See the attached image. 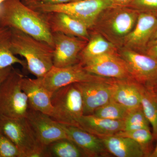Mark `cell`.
<instances>
[{"label": "cell", "mask_w": 157, "mask_h": 157, "mask_svg": "<svg viewBox=\"0 0 157 157\" xmlns=\"http://www.w3.org/2000/svg\"><path fill=\"white\" fill-rule=\"evenodd\" d=\"M145 54L157 59V44L148 48Z\"/></svg>", "instance_id": "33"}, {"label": "cell", "mask_w": 157, "mask_h": 157, "mask_svg": "<svg viewBox=\"0 0 157 157\" xmlns=\"http://www.w3.org/2000/svg\"><path fill=\"white\" fill-rule=\"evenodd\" d=\"M129 110L111 100L107 104L96 109L93 115L108 119L124 121Z\"/></svg>", "instance_id": "27"}, {"label": "cell", "mask_w": 157, "mask_h": 157, "mask_svg": "<svg viewBox=\"0 0 157 157\" xmlns=\"http://www.w3.org/2000/svg\"><path fill=\"white\" fill-rule=\"evenodd\" d=\"M82 65L86 71L96 76L114 79L132 78L118 51L96 57Z\"/></svg>", "instance_id": "12"}, {"label": "cell", "mask_w": 157, "mask_h": 157, "mask_svg": "<svg viewBox=\"0 0 157 157\" xmlns=\"http://www.w3.org/2000/svg\"><path fill=\"white\" fill-rule=\"evenodd\" d=\"M21 86L27 97L30 108L51 116L53 111L51 102L52 93L42 85L39 78L24 77Z\"/></svg>", "instance_id": "17"}, {"label": "cell", "mask_w": 157, "mask_h": 157, "mask_svg": "<svg viewBox=\"0 0 157 157\" xmlns=\"http://www.w3.org/2000/svg\"><path fill=\"white\" fill-rule=\"evenodd\" d=\"M156 44H157V29L149 42L147 50L150 47L156 45Z\"/></svg>", "instance_id": "35"}, {"label": "cell", "mask_w": 157, "mask_h": 157, "mask_svg": "<svg viewBox=\"0 0 157 157\" xmlns=\"http://www.w3.org/2000/svg\"><path fill=\"white\" fill-rule=\"evenodd\" d=\"M11 32L9 28L0 27V68L19 64L27 69L25 60L18 58L11 50Z\"/></svg>", "instance_id": "23"}, {"label": "cell", "mask_w": 157, "mask_h": 157, "mask_svg": "<svg viewBox=\"0 0 157 157\" xmlns=\"http://www.w3.org/2000/svg\"><path fill=\"white\" fill-rule=\"evenodd\" d=\"M139 14L128 6L113 5L101 11L90 31L99 33L119 49L135 27Z\"/></svg>", "instance_id": "3"}, {"label": "cell", "mask_w": 157, "mask_h": 157, "mask_svg": "<svg viewBox=\"0 0 157 157\" xmlns=\"http://www.w3.org/2000/svg\"><path fill=\"white\" fill-rule=\"evenodd\" d=\"M0 157H23L17 147L0 129Z\"/></svg>", "instance_id": "28"}, {"label": "cell", "mask_w": 157, "mask_h": 157, "mask_svg": "<svg viewBox=\"0 0 157 157\" xmlns=\"http://www.w3.org/2000/svg\"><path fill=\"white\" fill-rule=\"evenodd\" d=\"M26 118L39 141L44 146L56 140L68 139L61 124L48 114L30 108Z\"/></svg>", "instance_id": "14"}, {"label": "cell", "mask_w": 157, "mask_h": 157, "mask_svg": "<svg viewBox=\"0 0 157 157\" xmlns=\"http://www.w3.org/2000/svg\"><path fill=\"white\" fill-rule=\"evenodd\" d=\"M0 129L23 157H45L46 147L40 142L26 118L0 115Z\"/></svg>", "instance_id": "4"}, {"label": "cell", "mask_w": 157, "mask_h": 157, "mask_svg": "<svg viewBox=\"0 0 157 157\" xmlns=\"http://www.w3.org/2000/svg\"><path fill=\"white\" fill-rule=\"evenodd\" d=\"M157 29V13L139 11L135 27L125 39L122 47L145 53L149 42Z\"/></svg>", "instance_id": "13"}, {"label": "cell", "mask_w": 157, "mask_h": 157, "mask_svg": "<svg viewBox=\"0 0 157 157\" xmlns=\"http://www.w3.org/2000/svg\"><path fill=\"white\" fill-rule=\"evenodd\" d=\"M146 87L157 101V79L150 85Z\"/></svg>", "instance_id": "32"}, {"label": "cell", "mask_w": 157, "mask_h": 157, "mask_svg": "<svg viewBox=\"0 0 157 157\" xmlns=\"http://www.w3.org/2000/svg\"><path fill=\"white\" fill-rule=\"evenodd\" d=\"M86 1V0H72V2H80V1Z\"/></svg>", "instance_id": "37"}, {"label": "cell", "mask_w": 157, "mask_h": 157, "mask_svg": "<svg viewBox=\"0 0 157 157\" xmlns=\"http://www.w3.org/2000/svg\"><path fill=\"white\" fill-rule=\"evenodd\" d=\"M26 5L41 13H66L82 23L90 30L101 11L113 5L111 0H86L58 5L32 3Z\"/></svg>", "instance_id": "5"}, {"label": "cell", "mask_w": 157, "mask_h": 157, "mask_svg": "<svg viewBox=\"0 0 157 157\" xmlns=\"http://www.w3.org/2000/svg\"><path fill=\"white\" fill-rule=\"evenodd\" d=\"M114 6H128L133 0H111Z\"/></svg>", "instance_id": "34"}, {"label": "cell", "mask_w": 157, "mask_h": 157, "mask_svg": "<svg viewBox=\"0 0 157 157\" xmlns=\"http://www.w3.org/2000/svg\"><path fill=\"white\" fill-rule=\"evenodd\" d=\"M111 78L76 82L81 92L84 115L93 114L96 109L110 101L112 98Z\"/></svg>", "instance_id": "10"}, {"label": "cell", "mask_w": 157, "mask_h": 157, "mask_svg": "<svg viewBox=\"0 0 157 157\" xmlns=\"http://www.w3.org/2000/svg\"><path fill=\"white\" fill-rule=\"evenodd\" d=\"M11 32V50L25 59L27 69L36 78L44 76L53 67V48L47 43L16 29Z\"/></svg>", "instance_id": "2"}, {"label": "cell", "mask_w": 157, "mask_h": 157, "mask_svg": "<svg viewBox=\"0 0 157 157\" xmlns=\"http://www.w3.org/2000/svg\"><path fill=\"white\" fill-rule=\"evenodd\" d=\"M90 38L79 55L82 64L89 60L104 54L117 52L118 48L99 33L90 31Z\"/></svg>", "instance_id": "21"}, {"label": "cell", "mask_w": 157, "mask_h": 157, "mask_svg": "<svg viewBox=\"0 0 157 157\" xmlns=\"http://www.w3.org/2000/svg\"><path fill=\"white\" fill-rule=\"evenodd\" d=\"M100 138L110 155L117 157H144L140 145L129 137L113 135Z\"/></svg>", "instance_id": "20"}, {"label": "cell", "mask_w": 157, "mask_h": 157, "mask_svg": "<svg viewBox=\"0 0 157 157\" xmlns=\"http://www.w3.org/2000/svg\"><path fill=\"white\" fill-rule=\"evenodd\" d=\"M118 53L125 63L132 78L147 87L157 79V59L124 47Z\"/></svg>", "instance_id": "8"}, {"label": "cell", "mask_w": 157, "mask_h": 157, "mask_svg": "<svg viewBox=\"0 0 157 157\" xmlns=\"http://www.w3.org/2000/svg\"><path fill=\"white\" fill-rule=\"evenodd\" d=\"M155 140H157L156 145L154 148L153 151L151 153V155L150 156V157H157V136L156 137Z\"/></svg>", "instance_id": "36"}, {"label": "cell", "mask_w": 157, "mask_h": 157, "mask_svg": "<svg viewBox=\"0 0 157 157\" xmlns=\"http://www.w3.org/2000/svg\"><path fill=\"white\" fill-rule=\"evenodd\" d=\"M53 67L63 68L79 63V55L87 41L59 33H52Z\"/></svg>", "instance_id": "11"}, {"label": "cell", "mask_w": 157, "mask_h": 157, "mask_svg": "<svg viewBox=\"0 0 157 157\" xmlns=\"http://www.w3.org/2000/svg\"><path fill=\"white\" fill-rule=\"evenodd\" d=\"M116 135L129 137L136 141L141 147L144 157H150L153 151V141L155 139L150 129L121 131Z\"/></svg>", "instance_id": "25"}, {"label": "cell", "mask_w": 157, "mask_h": 157, "mask_svg": "<svg viewBox=\"0 0 157 157\" xmlns=\"http://www.w3.org/2000/svg\"><path fill=\"white\" fill-rule=\"evenodd\" d=\"M51 102L53 111L50 117L59 123L76 126L83 115L81 92L75 83L52 92Z\"/></svg>", "instance_id": "7"}, {"label": "cell", "mask_w": 157, "mask_h": 157, "mask_svg": "<svg viewBox=\"0 0 157 157\" xmlns=\"http://www.w3.org/2000/svg\"><path fill=\"white\" fill-rule=\"evenodd\" d=\"M42 85L52 93L60 88L82 82L102 80L106 78L86 71L81 63L66 67H53L44 76L39 78Z\"/></svg>", "instance_id": "9"}, {"label": "cell", "mask_w": 157, "mask_h": 157, "mask_svg": "<svg viewBox=\"0 0 157 157\" xmlns=\"http://www.w3.org/2000/svg\"><path fill=\"white\" fill-rule=\"evenodd\" d=\"M128 7L139 11L157 13V0H133Z\"/></svg>", "instance_id": "29"}, {"label": "cell", "mask_w": 157, "mask_h": 157, "mask_svg": "<svg viewBox=\"0 0 157 157\" xmlns=\"http://www.w3.org/2000/svg\"><path fill=\"white\" fill-rule=\"evenodd\" d=\"M0 27L19 30L54 48L52 33L44 13L31 9L21 0H6L0 5Z\"/></svg>", "instance_id": "1"}, {"label": "cell", "mask_w": 157, "mask_h": 157, "mask_svg": "<svg viewBox=\"0 0 157 157\" xmlns=\"http://www.w3.org/2000/svg\"><path fill=\"white\" fill-rule=\"evenodd\" d=\"M44 14L52 33H61L86 41L89 40L90 32L87 27L70 15L61 12Z\"/></svg>", "instance_id": "16"}, {"label": "cell", "mask_w": 157, "mask_h": 157, "mask_svg": "<svg viewBox=\"0 0 157 157\" xmlns=\"http://www.w3.org/2000/svg\"><path fill=\"white\" fill-rule=\"evenodd\" d=\"M140 101L144 114L152 129L154 139L157 136V101L147 88L140 84Z\"/></svg>", "instance_id": "24"}, {"label": "cell", "mask_w": 157, "mask_h": 157, "mask_svg": "<svg viewBox=\"0 0 157 157\" xmlns=\"http://www.w3.org/2000/svg\"><path fill=\"white\" fill-rule=\"evenodd\" d=\"M25 4L38 3L46 5H58L70 2L72 0H21Z\"/></svg>", "instance_id": "30"}, {"label": "cell", "mask_w": 157, "mask_h": 157, "mask_svg": "<svg viewBox=\"0 0 157 157\" xmlns=\"http://www.w3.org/2000/svg\"><path fill=\"white\" fill-rule=\"evenodd\" d=\"M61 124L68 139L73 141L83 151L86 157L110 156L100 137L73 125Z\"/></svg>", "instance_id": "15"}, {"label": "cell", "mask_w": 157, "mask_h": 157, "mask_svg": "<svg viewBox=\"0 0 157 157\" xmlns=\"http://www.w3.org/2000/svg\"><path fill=\"white\" fill-rule=\"evenodd\" d=\"M45 157H86L83 151L67 139L56 140L46 146Z\"/></svg>", "instance_id": "22"}, {"label": "cell", "mask_w": 157, "mask_h": 157, "mask_svg": "<svg viewBox=\"0 0 157 157\" xmlns=\"http://www.w3.org/2000/svg\"><path fill=\"white\" fill-rule=\"evenodd\" d=\"M5 1H6V0H0V5Z\"/></svg>", "instance_id": "38"}, {"label": "cell", "mask_w": 157, "mask_h": 157, "mask_svg": "<svg viewBox=\"0 0 157 157\" xmlns=\"http://www.w3.org/2000/svg\"><path fill=\"white\" fill-rule=\"evenodd\" d=\"M111 100L131 109L141 106L140 84L133 78H111Z\"/></svg>", "instance_id": "18"}, {"label": "cell", "mask_w": 157, "mask_h": 157, "mask_svg": "<svg viewBox=\"0 0 157 157\" xmlns=\"http://www.w3.org/2000/svg\"><path fill=\"white\" fill-rule=\"evenodd\" d=\"M13 68L12 66L6 68H0V85L8 77Z\"/></svg>", "instance_id": "31"}, {"label": "cell", "mask_w": 157, "mask_h": 157, "mask_svg": "<svg viewBox=\"0 0 157 157\" xmlns=\"http://www.w3.org/2000/svg\"><path fill=\"white\" fill-rule=\"evenodd\" d=\"M124 123L123 131L150 129V124L144 114L141 106L130 109L124 120Z\"/></svg>", "instance_id": "26"}, {"label": "cell", "mask_w": 157, "mask_h": 157, "mask_svg": "<svg viewBox=\"0 0 157 157\" xmlns=\"http://www.w3.org/2000/svg\"><path fill=\"white\" fill-rule=\"evenodd\" d=\"M24 77L19 70L13 68L0 85V115L26 117L30 107L27 97L21 88Z\"/></svg>", "instance_id": "6"}, {"label": "cell", "mask_w": 157, "mask_h": 157, "mask_svg": "<svg viewBox=\"0 0 157 157\" xmlns=\"http://www.w3.org/2000/svg\"><path fill=\"white\" fill-rule=\"evenodd\" d=\"M76 127L97 137L116 135L124 131V121L113 120L95 116L83 115L78 120Z\"/></svg>", "instance_id": "19"}]
</instances>
